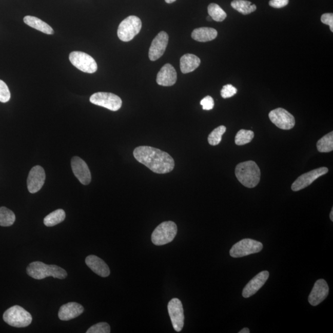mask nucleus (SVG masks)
I'll return each instance as SVG.
<instances>
[{"label": "nucleus", "mask_w": 333, "mask_h": 333, "mask_svg": "<svg viewBox=\"0 0 333 333\" xmlns=\"http://www.w3.org/2000/svg\"><path fill=\"white\" fill-rule=\"evenodd\" d=\"M165 1H166L167 4H172V3L173 2H175L176 0H165Z\"/></svg>", "instance_id": "4c0bfd02"}, {"label": "nucleus", "mask_w": 333, "mask_h": 333, "mask_svg": "<svg viewBox=\"0 0 333 333\" xmlns=\"http://www.w3.org/2000/svg\"><path fill=\"white\" fill-rule=\"evenodd\" d=\"M24 22L27 25L46 33V34L51 35L54 33V30L52 29V27L49 26L47 23H45L44 21L38 19V17L27 16L24 18Z\"/></svg>", "instance_id": "5701e85b"}, {"label": "nucleus", "mask_w": 333, "mask_h": 333, "mask_svg": "<svg viewBox=\"0 0 333 333\" xmlns=\"http://www.w3.org/2000/svg\"><path fill=\"white\" fill-rule=\"evenodd\" d=\"M111 332V327L108 323L101 322L91 326L88 329L87 333H109Z\"/></svg>", "instance_id": "7c9ffc66"}, {"label": "nucleus", "mask_w": 333, "mask_h": 333, "mask_svg": "<svg viewBox=\"0 0 333 333\" xmlns=\"http://www.w3.org/2000/svg\"><path fill=\"white\" fill-rule=\"evenodd\" d=\"M168 312L173 329L177 332L181 331L185 321L184 310L181 301L178 298L171 299L168 304Z\"/></svg>", "instance_id": "9d476101"}, {"label": "nucleus", "mask_w": 333, "mask_h": 333, "mask_svg": "<svg viewBox=\"0 0 333 333\" xmlns=\"http://www.w3.org/2000/svg\"><path fill=\"white\" fill-rule=\"evenodd\" d=\"M142 27V21L139 17L135 16H128L122 21L119 26L118 37L122 42H130L139 34Z\"/></svg>", "instance_id": "423d86ee"}, {"label": "nucleus", "mask_w": 333, "mask_h": 333, "mask_svg": "<svg viewBox=\"0 0 333 333\" xmlns=\"http://www.w3.org/2000/svg\"><path fill=\"white\" fill-rule=\"evenodd\" d=\"M4 320L9 325L16 328H24L31 324L32 317L29 311L22 307L14 305L5 311Z\"/></svg>", "instance_id": "20e7f679"}, {"label": "nucleus", "mask_w": 333, "mask_h": 333, "mask_svg": "<svg viewBox=\"0 0 333 333\" xmlns=\"http://www.w3.org/2000/svg\"><path fill=\"white\" fill-rule=\"evenodd\" d=\"M177 74L175 68L170 64H166L158 72L156 82L158 85L164 87L172 86L176 83Z\"/></svg>", "instance_id": "a211bd4d"}, {"label": "nucleus", "mask_w": 333, "mask_h": 333, "mask_svg": "<svg viewBox=\"0 0 333 333\" xmlns=\"http://www.w3.org/2000/svg\"><path fill=\"white\" fill-rule=\"evenodd\" d=\"M71 166L73 172L82 184L87 185L91 180L89 168L81 158L75 156L72 159Z\"/></svg>", "instance_id": "2eb2a0df"}, {"label": "nucleus", "mask_w": 333, "mask_h": 333, "mask_svg": "<svg viewBox=\"0 0 333 333\" xmlns=\"http://www.w3.org/2000/svg\"><path fill=\"white\" fill-rule=\"evenodd\" d=\"M133 155L137 161L154 173H169L175 167V161L170 154L151 146H139L134 149Z\"/></svg>", "instance_id": "f257e3e1"}, {"label": "nucleus", "mask_w": 333, "mask_h": 333, "mask_svg": "<svg viewBox=\"0 0 333 333\" xmlns=\"http://www.w3.org/2000/svg\"><path fill=\"white\" fill-rule=\"evenodd\" d=\"M254 133L251 130H241L235 136V143L238 146H243L251 142Z\"/></svg>", "instance_id": "c85d7f7f"}, {"label": "nucleus", "mask_w": 333, "mask_h": 333, "mask_svg": "<svg viewBox=\"0 0 333 333\" xmlns=\"http://www.w3.org/2000/svg\"><path fill=\"white\" fill-rule=\"evenodd\" d=\"M268 277H269V272L268 271H263L257 275L244 287L243 291V297L248 298L254 295L265 285Z\"/></svg>", "instance_id": "f3484780"}, {"label": "nucleus", "mask_w": 333, "mask_h": 333, "mask_svg": "<svg viewBox=\"0 0 333 333\" xmlns=\"http://www.w3.org/2000/svg\"><path fill=\"white\" fill-rule=\"evenodd\" d=\"M218 31L210 27H200L195 29L191 33V37L194 41L200 42H207L213 41L218 36Z\"/></svg>", "instance_id": "4be33fe9"}, {"label": "nucleus", "mask_w": 333, "mask_h": 333, "mask_svg": "<svg viewBox=\"0 0 333 333\" xmlns=\"http://www.w3.org/2000/svg\"><path fill=\"white\" fill-rule=\"evenodd\" d=\"M227 128L224 125H221L215 128L208 136V142L210 145H218L222 141V136L225 133Z\"/></svg>", "instance_id": "c756f323"}, {"label": "nucleus", "mask_w": 333, "mask_h": 333, "mask_svg": "<svg viewBox=\"0 0 333 333\" xmlns=\"http://www.w3.org/2000/svg\"><path fill=\"white\" fill-rule=\"evenodd\" d=\"M169 42V35L166 32L162 31L155 36L149 48V57L152 61L160 59L166 51Z\"/></svg>", "instance_id": "ddd939ff"}, {"label": "nucleus", "mask_w": 333, "mask_h": 333, "mask_svg": "<svg viewBox=\"0 0 333 333\" xmlns=\"http://www.w3.org/2000/svg\"><path fill=\"white\" fill-rule=\"evenodd\" d=\"M16 221V216L11 210L5 207H0V226L10 227Z\"/></svg>", "instance_id": "a878e982"}, {"label": "nucleus", "mask_w": 333, "mask_h": 333, "mask_svg": "<svg viewBox=\"0 0 333 333\" xmlns=\"http://www.w3.org/2000/svg\"><path fill=\"white\" fill-rule=\"evenodd\" d=\"M289 0H270L269 5L275 8H282L288 5Z\"/></svg>", "instance_id": "c9c22d12"}, {"label": "nucleus", "mask_w": 333, "mask_h": 333, "mask_svg": "<svg viewBox=\"0 0 333 333\" xmlns=\"http://www.w3.org/2000/svg\"><path fill=\"white\" fill-rule=\"evenodd\" d=\"M262 249L263 244L261 242L247 238L234 244L230 250V254L233 258H243L261 252Z\"/></svg>", "instance_id": "0eeeda50"}, {"label": "nucleus", "mask_w": 333, "mask_h": 333, "mask_svg": "<svg viewBox=\"0 0 333 333\" xmlns=\"http://www.w3.org/2000/svg\"><path fill=\"white\" fill-rule=\"evenodd\" d=\"M201 105L203 106L204 110L209 111L213 108L214 106V101L211 96H207L201 101Z\"/></svg>", "instance_id": "72a5a7b5"}, {"label": "nucleus", "mask_w": 333, "mask_h": 333, "mask_svg": "<svg viewBox=\"0 0 333 333\" xmlns=\"http://www.w3.org/2000/svg\"><path fill=\"white\" fill-rule=\"evenodd\" d=\"M66 218V213L63 209H57L46 216L44 219V224L47 227H54V226L63 222Z\"/></svg>", "instance_id": "393cba45"}, {"label": "nucleus", "mask_w": 333, "mask_h": 333, "mask_svg": "<svg viewBox=\"0 0 333 333\" xmlns=\"http://www.w3.org/2000/svg\"><path fill=\"white\" fill-rule=\"evenodd\" d=\"M318 151L320 152H329L333 150V132L331 131L322 137L317 143Z\"/></svg>", "instance_id": "bb28decb"}, {"label": "nucleus", "mask_w": 333, "mask_h": 333, "mask_svg": "<svg viewBox=\"0 0 333 333\" xmlns=\"http://www.w3.org/2000/svg\"><path fill=\"white\" fill-rule=\"evenodd\" d=\"M232 8L244 15L249 14L256 10L255 5L246 0H234L231 3Z\"/></svg>", "instance_id": "b1692460"}, {"label": "nucleus", "mask_w": 333, "mask_h": 333, "mask_svg": "<svg viewBox=\"0 0 333 333\" xmlns=\"http://www.w3.org/2000/svg\"><path fill=\"white\" fill-rule=\"evenodd\" d=\"M27 273L36 280H42L49 277L63 280L68 276L67 271L59 266L47 265L39 261L30 263L27 268Z\"/></svg>", "instance_id": "7ed1b4c3"}, {"label": "nucleus", "mask_w": 333, "mask_h": 333, "mask_svg": "<svg viewBox=\"0 0 333 333\" xmlns=\"http://www.w3.org/2000/svg\"><path fill=\"white\" fill-rule=\"evenodd\" d=\"M250 330L249 328H244L243 329H241L239 333H249Z\"/></svg>", "instance_id": "e433bc0d"}, {"label": "nucleus", "mask_w": 333, "mask_h": 333, "mask_svg": "<svg viewBox=\"0 0 333 333\" xmlns=\"http://www.w3.org/2000/svg\"><path fill=\"white\" fill-rule=\"evenodd\" d=\"M85 263L91 270L102 277H108L110 275L108 265L102 259L96 256L91 255L87 257Z\"/></svg>", "instance_id": "aec40b11"}, {"label": "nucleus", "mask_w": 333, "mask_h": 333, "mask_svg": "<svg viewBox=\"0 0 333 333\" xmlns=\"http://www.w3.org/2000/svg\"><path fill=\"white\" fill-rule=\"evenodd\" d=\"M69 60L73 66L82 72L93 74L97 71V66L95 60L84 52H72L69 54Z\"/></svg>", "instance_id": "6e6552de"}, {"label": "nucleus", "mask_w": 333, "mask_h": 333, "mask_svg": "<svg viewBox=\"0 0 333 333\" xmlns=\"http://www.w3.org/2000/svg\"><path fill=\"white\" fill-rule=\"evenodd\" d=\"M208 13L212 20L217 21V22H222L227 17V14L225 12L219 5L216 4H211L209 5Z\"/></svg>", "instance_id": "cd10ccee"}, {"label": "nucleus", "mask_w": 333, "mask_h": 333, "mask_svg": "<svg viewBox=\"0 0 333 333\" xmlns=\"http://www.w3.org/2000/svg\"><path fill=\"white\" fill-rule=\"evenodd\" d=\"M201 64V60L192 54H186L180 59V69L183 74L194 71Z\"/></svg>", "instance_id": "412c9836"}, {"label": "nucleus", "mask_w": 333, "mask_h": 333, "mask_svg": "<svg viewBox=\"0 0 333 333\" xmlns=\"http://www.w3.org/2000/svg\"><path fill=\"white\" fill-rule=\"evenodd\" d=\"M329 294L328 283L323 279L317 280L308 296V302L312 306H317L325 300Z\"/></svg>", "instance_id": "dca6fc26"}, {"label": "nucleus", "mask_w": 333, "mask_h": 333, "mask_svg": "<svg viewBox=\"0 0 333 333\" xmlns=\"http://www.w3.org/2000/svg\"><path fill=\"white\" fill-rule=\"evenodd\" d=\"M11 93L7 85L0 80V102L7 103L10 101Z\"/></svg>", "instance_id": "2f4dec72"}, {"label": "nucleus", "mask_w": 333, "mask_h": 333, "mask_svg": "<svg viewBox=\"0 0 333 333\" xmlns=\"http://www.w3.org/2000/svg\"><path fill=\"white\" fill-rule=\"evenodd\" d=\"M321 21L324 24H326L329 26L330 30L333 32V14L325 13L323 14L321 17Z\"/></svg>", "instance_id": "f704fd0d"}, {"label": "nucleus", "mask_w": 333, "mask_h": 333, "mask_svg": "<svg viewBox=\"0 0 333 333\" xmlns=\"http://www.w3.org/2000/svg\"><path fill=\"white\" fill-rule=\"evenodd\" d=\"M330 219H331V221H333V209L332 208L331 212L330 213Z\"/></svg>", "instance_id": "58836bf2"}, {"label": "nucleus", "mask_w": 333, "mask_h": 333, "mask_svg": "<svg viewBox=\"0 0 333 333\" xmlns=\"http://www.w3.org/2000/svg\"><path fill=\"white\" fill-rule=\"evenodd\" d=\"M207 21H212V19L211 17H210V16H208V17H207Z\"/></svg>", "instance_id": "ea45409f"}, {"label": "nucleus", "mask_w": 333, "mask_h": 333, "mask_svg": "<svg viewBox=\"0 0 333 333\" xmlns=\"http://www.w3.org/2000/svg\"><path fill=\"white\" fill-rule=\"evenodd\" d=\"M235 175L241 184L247 188H252L259 184L261 172L254 161H249L237 165Z\"/></svg>", "instance_id": "f03ea898"}, {"label": "nucleus", "mask_w": 333, "mask_h": 333, "mask_svg": "<svg viewBox=\"0 0 333 333\" xmlns=\"http://www.w3.org/2000/svg\"><path fill=\"white\" fill-rule=\"evenodd\" d=\"M177 234V226L172 221L164 222L158 225L151 235L152 243L163 246L174 240Z\"/></svg>", "instance_id": "39448f33"}, {"label": "nucleus", "mask_w": 333, "mask_h": 333, "mask_svg": "<svg viewBox=\"0 0 333 333\" xmlns=\"http://www.w3.org/2000/svg\"><path fill=\"white\" fill-rule=\"evenodd\" d=\"M328 172V168L323 167L319 169L310 171L303 175L299 177L295 182L292 183L291 189L292 191H298L307 188L319 177L325 175Z\"/></svg>", "instance_id": "f8f14e48"}, {"label": "nucleus", "mask_w": 333, "mask_h": 333, "mask_svg": "<svg viewBox=\"0 0 333 333\" xmlns=\"http://www.w3.org/2000/svg\"><path fill=\"white\" fill-rule=\"evenodd\" d=\"M84 308L77 302H69L61 307L58 317L62 321H69L80 316Z\"/></svg>", "instance_id": "6ab92c4d"}, {"label": "nucleus", "mask_w": 333, "mask_h": 333, "mask_svg": "<svg viewBox=\"0 0 333 333\" xmlns=\"http://www.w3.org/2000/svg\"><path fill=\"white\" fill-rule=\"evenodd\" d=\"M237 93V89L233 85L228 84L223 87L221 90V96L224 99H228L233 96Z\"/></svg>", "instance_id": "473e14b6"}, {"label": "nucleus", "mask_w": 333, "mask_h": 333, "mask_svg": "<svg viewBox=\"0 0 333 333\" xmlns=\"http://www.w3.org/2000/svg\"><path fill=\"white\" fill-rule=\"evenodd\" d=\"M269 119L273 124L282 130L292 129L295 127L296 121L294 116L291 113L283 108H277L270 111Z\"/></svg>", "instance_id": "9b49d317"}, {"label": "nucleus", "mask_w": 333, "mask_h": 333, "mask_svg": "<svg viewBox=\"0 0 333 333\" xmlns=\"http://www.w3.org/2000/svg\"><path fill=\"white\" fill-rule=\"evenodd\" d=\"M46 175L44 168L40 166L33 167L30 170L27 179V188L30 193H35L44 186Z\"/></svg>", "instance_id": "4468645a"}, {"label": "nucleus", "mask_w": 333, "mask_h": 333, "mask_svg": "<svg viewBox=\"0 0 333 333\" xmlns=\"http://www.w3.org/2000/svg\"><path fill=\"white\" fill-rule=\"evenodd\" d=\"M90 102L94 105L103 107L112 111H117L122 105L121 97L111 93L99 92L91 96Z\"/></svg>", "instance_id": "1a4fd4ad"}]
</instances>
